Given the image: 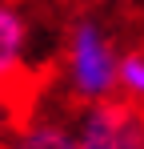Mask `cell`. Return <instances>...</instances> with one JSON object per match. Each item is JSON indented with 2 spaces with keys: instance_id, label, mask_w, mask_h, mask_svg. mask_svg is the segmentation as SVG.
Here are the masks:
<instances>
[{
  "instance_id": "6da1fadb",
  "label": "cell",
  "mask_w": 144,
  "mask_h": 149,
  "mask_svg": "<svg viewBox=\"0 0 144 149\" xmlns=\"http://www.w3.org/2000/svg\"><path fill=\"white\" fill-rule=\"evenodd\" d=\"M116 73H120V45L112 28L100 16H76L64 32L60 49V89L76 105L116 97Z\"/></svg>"
},
{
  "instance_id": "7a4b0ae2",
  "label": "cell",
  "mask_w": 144,
  "mask_h": 149,
  "mask_svg": "<svg viewBox=\"0 0 144 149\" xmlns=\"http://www.w3.org/2000/svg\"><path fill=\"white\" fill-rule=\"evenodd\" d=\"M72 129L76 149H144V113L120 97L80 105Z\"/></svg>"
},
{
  "instance_id": "3957f363",
  "label": "cell",
  "mask_w": 144,
  "mask_h": 149,
  "mask_svg": "<svg viewBox=\"0 0 144 149\" xmlns=\"http://www.w3.org/2000/svg\"><path fill=\"white\" fill-rule=\"evenodd\" d=\"M32 65V20L16 0H0V89L28 97Z\"/></svg>"
},
{
  "instance_id": "277c9868",
  "label": "cell",
  "mask_w": 144,
  "mask_h": 149,
  "mask_svg": "<svg viewBox=\"0 0 144 149\" xmlns=\"http://www.w3.org/2000/svg\"><path fill=\"white\" fill-rule=\"evenodd\" d=\"M4 149H76V129L68 117H56V113H40V109H24Z\"/></svg>"
},
{
  "instance_id": "5b68a950",
  "label": "cell",
  "mask_w": 144,
  "mask_h": 149,
  "mask_svg": "<svg viewBox=\"0 0 144 149\" xmlns=\"http://www.w3.org/2000/svg\"><path fill=\"white\" fill-rule=\"evenodd\" d=\"M116 97L136 105L144 113V45L120 52V73H116Z\"/></svg>"
},
{
  "instance_id": "8992f818",
  "label": "cell",
  "mask_w": 144,
  "mask_h": 149,
  "mask_svg": "<svg viewBox=\"0 0 144 149\" xmlns=\"http://www.w3.org/2000/svg\"><path fill=\"white\" fill-rule=\"evenodd\" d=\"M20 113H24V97L0 89V149H4V141H8V133H12V125H16Z\"/></svg>"
}]
</instances>
